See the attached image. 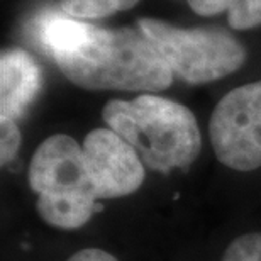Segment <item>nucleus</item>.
<instances>
[{
	"mask_svg": "<svg viewBox=\"0 0 261 261\" xmlns=\"http://www.w3.org/2000/svg\"><path fill=\"white\" fill-rule=\"evenodd\" d=\"M53 60L68 80L87 90L160 92L175 76L139 29L88 24L80 44Z\"/></svg>",
	"mask_w": 261,
	"mask_h": 261,
	"instance_id": "f257e3e1",
	"label": "nucleus"
},
{
	"mask_svg": "<svg viewBox=\"0 0 261 261\" xmlns=\"http://www.w3.org/2000/svg\"><path fill=\"white\" fill-rule=\"evenodd\" d=\"M102 119L153 171L187 170L200 154L202 136L195 116L170 98L143 93L133 100H111Z\"/></svg>",
	"mask_w": 261,
	"mask_h": 261,
	"instance_id": "f03ea898",
	"label": "nucleus"
},
{
	"mask_svg": "<svg viewBox=\"0 0 261 261\" xmlns=\"http://www.w3.org/2000/svg\"><path fill=\"white\" fill-rule=\"evenodd\" d=\"M138 29L175 76L195 85L231 75L246 60L243 46L219 29H181L158 19H141Z\"/></svg>",
	"mask_w": 261,
	"mask_h": 261,
	"instance_id": "7ed1b4c3",
	"label": "nucleus"
},
{
	"mask_svg": "<svg viewBox=\"0 0 261 261\" xmlns=\"http://www.w3.org/2000/svg\"><path fill=\"white\" fill-rule=\"evenodd\" d=\"M208 134L217 160L238 171L261 166V80L226 93L214 109Z\"/></svg>",
	"mask_w": 261,
	"mask_h": 261,
	"instance_id": "20e7f679",
	"label": "nucleus"
},
{
	"mask_svg": "<svg viewBox=\"0 0 261 261\" xmlns=\"http://www.w3.org/2000/svg\"><path fill=\"white\" fill-rule=\"evenodd\" d=\"M29 185L38 197L98 200L83 148L68 134L49 136L39 144L31 160Z\"/></svg>",
	"mask_w": 261,
	"mask_h": 261,
	"instance_id": "39448f33",
	"label": "nucleus"
},
{
	"mask_svg": "<svg viewBox=\"0 0 261 261\" xmlns=\"http://www.w3.org/2000/svg\"><path fill=\"white\" fill-rule=\"evenodd\" d=\"M82 148L97 198L126 197L143 185L144 163L133 146L112 129L90 130Z\"/></svg>",
	"mask_w": 261,
	"mask_h": 261,
	"instance_id": "423d86ee",
	"label": "nucleus"
},
{
	"mask_svg": "<svg viewBox=\"0 0 261 261\" xmlns=\"http://www.w3.org/2000/svg\"><path fill=\"white\" fill-rule=\"evenodd\" d=\"M41 70L24 49H7L0 56V119H19L36 98Z\"/></svg>",
	"mask_w": 261,
	"mask_h": 261,
	"instance_id": "0eeeda50",
	"label": "nucleus"
},
{
	"mask_svg": "<svg viewBox=\"0 0 261 261\" xmlns=\"http://www.w3.org/2000/svg\"><path fill=\"white\" fill-rule=\"evenodd\" d=\"M200 15H227L234 29H253L261 25V0H187Z\"/></svg>",
	"mask_w": 261,
	"mask_h": 261,
	"instance_id": "6e6552de",
	"label": "nucleus"
},
{
	"mask_svg": "<svg viewBox=\"0 0 261 261\" xmlns=\"http://www.w3.org/2000/svg\"><path fill=\"white\" fill-rule=\"evenodd\" d=\"M139 0H61L60 7L75 19H100L134 7Z\"/></svg>",
	"mask_w": 261,
	"mask_h": 261,
	"instance_id": "1a4fd4ad",
	"label": "nucleus"
},
{
	"mask_svg": "<svg viewBox=\"0 0 261 261\" xmlns=\"http://www.w3.org/2000/svg\"><path fill=\"white\" fill-rule=\"evenodd\" d=\"M222 261H261V232H249L236 238L226 248Z\"/></svg>",
	"mask_w": 261,
	"mask_h": 261,
	"instance_id": "9d476101",
	"label": "nucleus"
},
{
	"mask_svg": "<svg viewBox=\"0 0 261 261\" xmlns=\"http://www.w3.org/2000/svg\"><path fill=\"white\" fill-rule=\"evenodd\" d=\"M0 161L2 165H9L15 158L20 148V130L12 119H0Z\"/></svg>",
	"mask_w": 261,
	"mask_h": 261,
	"instance_id": "9b49d317",
	"label": "nucleus"
},
{
	"mask_svg": "<svg viewBox=\"0 0 261 261\" xmlns=\"http://www.w3.org/2000/svg\"><path fill=\"white\" fill-rule=\"evenodd\" d=\"M66 261H119V259L100 248H83Z\"/></svg>",
	"mask_w": 261,
	"mask_h": 261,
	"instance_id": "f8f14e48",
	"label": "nucleus"
}]
</instances>
